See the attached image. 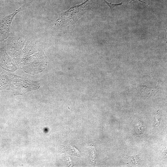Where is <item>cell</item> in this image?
Listing matches in <instances>:
<instances>
[{"label":"cell","instance_id":"cell-6","mask_svg":"<svg viewBox=\"0 0 167 167\" xmlns=\"http://www.w3.org/2000/svg\"><path fill=\"white\" fill-rule=\"evenodd\" d=\"M41 51V50L39 41L34 40H28L22 50L20 60Z\"/></svg>","mask_w":167,"mask_h":167},{"label":"cell","instance_id":"cell-7","mask_svg":"<svg viewBox=\"0 0 167 167\" xmlns=\"http://www.w3.org/2000/svg\"><path fill=\"white\" fill-rule=\"evenodd\" d=\"M0 63L2 65L5 66L7 71H14L18 68L12 62L4 49L0 50Z\"/></svg>","mask_w":167,"mask_h":167},{"label":"cell","instance_id":"cell-3","mask_svg":"<svg viewBox=\"0 0 167 167\" xmlns=\"http://www.w3.org/2000/svg\"><path fill=\"white\" fill-rule=\"evenodd\" d=\"M47 63L46 56L41 51L21 60L20 67L26 72L34 75L41 71Z\"/></svg>","mask_w":167,"mask_h":167},{"label":"cell","instance_id":"cell-5","mask_svg":"<svg viewBox=\"0 0 167 167\" xmlns=\"http://www.w3.org/2000/svg\"><path fill=\"white\" fill-rule=\"evenodd\" d=\"M21 10V7L12 14L0 18V41H3L9 37L12 21L15 16Z\"/></svg>","mask_w":167,"mask_h":167},{"label":"cell","instance_id":"cell-10","mask_svg":"<svg viewBox=\"0 0 167 167\" xmlns=\"http://www.w3.org/2000/svg\"><path fill=\"white\" fill-rule=\"evenodd\" d=\"M126 0H125V1H126Z\"/></svg>","mask_w":167,"mask_h":167},{"label":"cell","instance_id":"cell-2","mask_svg":"<svg viewBox=\"0 0 167 167\" xmlns=\"http://www.w3.org/2000/svg\"><path fill=\"white\" fill-rule=\"evenodd\" d=\"M8 75L0 77V89H11L15 95H22L32 90L39 89V84L14 74L8 73Z\"/></svg>","mask_w":167,"mask_h":167},{"label":"cell","instance_id":"cell-4","mask_svg":"<svg viewBox=\"0 0 167 167\" xmlns=\"http://www.w3.org/2000/svg\"><path fill=\"white\" fill-rule=\"evenodd\" d=\"M25 42L24 39L20 37L10 38L7 41L8 54L18 66H20L21 50Z\"/></svg>","mask_w":167,"mask_h":167},{"label":"cell","instance_id":"cell-8","mask_svg":"<svg viewBox=\"0 0 167 167\" xmlns=\"http://www.w3.org/2000/svg\"><path fill=\"white\" fill-rule=\"evenodd\" d=\"M137 89L140 94L146 97L155 94L159 91L158 86L148 88L146 86L139 85L137 87Z\"/></svg>","mask_w":167,"mask_h":167},{"label":"cell","instance_id":"cell-9","mask_svg":"<svg viewBox=\"0 0 167 167\" xmlns=\"http://www.w3.org/2000/svg\"><path fill=\"white\" fill-rule=\"evenodd\" d=\"M135 0H127L126 1V3L128 4V3H131L132 2H133V1H134ZM138 1H139L140 2H141L143 3H145L146 4H147V5H148V4L145 2H143V1H141L140 0H137Z\"/></svg>","mask_w":167,"mask_h":167},{"label":"cell","instance_id":"cell-1","mask_svg":"<svg viewBox=\"0 0 167 167\" xmlns=\"http://www.w3.org/2000/svg\"><path fill=\"white\" fill-rule=\"evenodd\" d=\"M95 2L96 0H86L81 4L72 6L59 15L55 26L64 33L72 32L77 22L86 11L91 9Z\"/></svg>","mask_w":167,"mask_h":167}]
</instances>
